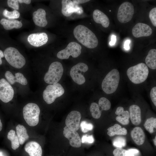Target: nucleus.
Returning a JSON list of instances; mask_svg holds the SVG:
<instances>
[{
    "instance_id": "24",
    "label": "nucleus",
    "mask_w": 156,
    "mask_h": 156,
    "mask_svg": "<svg viewBox=\"0 0 156 156\" xmlns=\"http://www.w3.org/2000/svg\"><path fill=\"white\" fill-rule=\"evenodd\" d=\"M0 23L3 28L7 30L14 28L19 29L22 26L21 22L16 20H9L3 18L1 20Z\"/></svg>"
},
{
    "instance_id": "27",
    "label": "nucleus",
    "mask_w": 156,
    "mask_h": 156,
    "mask_svg": "<svg viewBox=\"0 0 156 156\" xmlns=\"http://www.w3.org/2000/svg\"><path fill=\"white\" fill-rule=\"evenodd\" d=\"M107 130V134L110 136L115 135H125L127 134V130L126 128H122L121 126L117 124L109 127Z\"/></svg>"
},
{
    "instance_id": "47",
    "label": "nucleus",
    "mask_w": 156,
    "mask_h": 156,
    "mask_svg": "<svg viewBox=\"0 0 156 156\" xmlns=\"http://www.w3.org/2000/svg\"><path fill=\"white\" fill-rule=\"evenodd\" d=\"M154 143V145L156 146V136H155V138L153 140Z\"/></svg>"
},
{
    "instance_id": "34",
    "label": "nucleus",
    "mask_w": 156,
    "mask_h": 156,
    "mask_svg": "<svg viewBox=\"0 0 156 156\" xmlns=\"http://www.w3.org/2000/svg\"><path fill=\"white\" fill-rule=\"evenodd\" d=\"M113 144L114 146L116 148H122L126 145V139L123 137H117L113 140Z\"/></svg>"
},
{
    "instance_id": "31",
    "label": "nucleus",
    "mask_w": 156,
    "mask_h": 156,
    "mask_svg": "<svg viewBox=\"0 0 156 156\" xmlns=\"http://www.w3.org/2000/svg\"><path fill=\"white\" fill-rule=\"evenodd\" d=\"M99 105L101 107L102 110L107 111L111 107L110 101L104 97L101 98L99 101Z\"/></svg>"
},
{
    "instance_id": "32",
    "label": "nucleus",
    "mask_w": 156,
    "mask_h": 156,
    "mask_svg": "<svg viewBox=\"0 0 156 156\" xmlns=\"http://www.w3.org/2000/svg\"><path fill=\"white\" fill-rule=\"evenodd\" d=\"M114 156H135L128 150L122 148H116L113 151Z\"/></svg>"
},
{
    "instance_id": "17",
    "label": "nucleus",
    "mask_w": 156,
    "mask_h": 156,
    "mask_svg": "<svg viewBox=\"0 0 156 156\" xmlns=\"http://www.w3.org/2000/svg\"><path fill=\"white\" fill-rule=\"evenodd\" d=\"M46 12L42 8H39L33 13V20L35 24L38 26L43 27L47 24Z\"/></svg>"
},
{
    "instance_id": "48",
    "label": "nucleus",
    "mask_w": 156,
    "mask_h": 156,
    "mask_svg": "<svg viewBox=\"0 0 156 156\" xmlns=\"http://www.w3.org/2000/svg\"><path fill=\"white\" fill-rule=\"evenodd\" d=\"M0 156H3L2 154V153L0 152Z\"/></svg>"
},
{
    "instance_id": "30",
    "label": "nucleus",
    "mask_w": 156,
    "mask_h": 156,
    "mask_svg": "<svg viewBox=\"0 0 156 156\" xmlns=\"http://www.w3.org/2000/svg\"><path fill=\"white\" fill-rule=\"evenodd\" d=\"M90 111L92 117L95 119L99 118L101 114V110L98 104L96 103H92L90 107Z\"/></svg>"
},
{
    "instance_id": "6",
    "label": "nucleus",
    "mask_w": 156,
    "mask_h": 156,
    "mask_svg": "<svg viewBox=\"0 0 156 156\" xmlns=\"http://www.w3.org/2000/svg\"><path fill=\"white\" fill-rule=\"evenodd\" d=\"M64 69L62 64L58 62H55L50 65L49 70L45 75L44 80L50 84H55L61 79Z\"/></svg>"
},
{
    "instance_id": "3",
    "label": "nucleus",
    "mask_w": 156,
    "mask_h": 156,
    "mask_svg": "<svg viewBox=\"0 0 156 156\" xmlns=\"http://www.w3.org/2000/svg\"><path fill=\"white\" fill-rule=\"evenodd\" d=\"M120 79L118 71L116 69L112 70L103 81L101 86L103 91L107 94L114 92L118 87Z\"/></svg>"
},
{
    "instance_id": "36",
    "label": "nucleus",
    "mask_w": 156,
    "mask_h": 156,
    "mask_svg": "<svg viewBox=\"0 0 156 156\" xmlns=\"http://www.w3.org/2000/svg\"><path fill=\"white\" fill-rule=\"evenodd\" d=\"M81 143L92 144L94 142V139L92 135H83L81 139Z\"/></svg>"
},
{
    "instance_id": "43",
    "label": "nucleus",
    "mask_w": 156,
    "mask_h": 156,
    "mask_svg": "<svg viewBox=\"0 0 156 156\" xmlns=\"http://www.w3.org/2000/svg\"><path fill=\"white\" fill-rule=\"evenodd\" d=\"M4 57L3 53V51L0 50V65L2 63V60L1 58L3 57Z\"/></svg>"
},
{
    "instance_id": "7",
    "label": "nucleus",
    "mask_w": 156,
    "mask_h": 156,
    "mask_svg": "<svg viewBox=\"0 0 156 156\" xmlns=\"http://www.w3.org/2000/svg\"><path fill=\"white\" fill-rule=\"evenodd\" d=\"M64 90L60 83L50 84L48 85L44 90L43 97L44 100L48 104L53 103L56 98L62 95Z\"/></svg>"
},
{
    "instance_id": "10",
    "label": "nucleus",
    "mask_w": 156,
    "mask_h": 156,
    "mask_svg": "<svg viewBox=\"0 0 156 156\" xmlns=\"http://www.w3.org/2000/svg\"><path fill=\"white\" fill-rule=\"evenodd\" d=\"M88 67L86 64L80 62L73 66L71 68L70 74L74 81L79 85L83 84L86 81L84 73L88 70Z\"/></svg>"
},
{
    "instance_id": "45",
    "label": "nucleus",
    "mask_w": 156,
    "mask_h": 156,
    "mask_svg": "<svg viewBox=\"0 0 156 156\" xmlns=\"http://www.w3.org/2000/svg\"><path fill=\"white\" fill-rule=\"evenodd\" d=\"M130 43V41L129 40H127L125 42V47L126 49H129V44Z\"/></svg>"
},
{
    "instance_id": "9",
    "label": "nucleus",
    "mask_w": 156,
    "mask_h": 156,
    "mask_svg": "<svg viewBox=\"0 0 156 156\" xmlns=\"http://www.w3.org/2000/svg\"><path fill=\"white\" fill-rule=\"evenodd\" d=\"M81 47L79 43L74 42H70L66 48L59 51L57 54V57L60 59H66L70 56L76 58L81 53Z\"/></svg>"
},
{
    "instance_id": "4",
    "label": "nucleus",
    "mask_w": 156,
    "mask_h": 156,
    "mask_svg": "<svg viewBox=\"0 0 156 156\" xmlns=\"http://www.w3.org/2000/svg\"><path fill=\"white\" fill-rule=\"evenodd\" d=\"M3 54L9 64L16 68H21L25 64L26 60L24 57L14 47L7 48L4 50Z\"/></svg>"
},
{
    "instance_id": "26",
    "label": "nucleus",
    "mask_w": 156,
    "mask_h": 156,
    "mask_svg": "<svg viewBox=\"0 0 156 156\" xmlns=\"http://www.w3.org/2000/svg\"><path fill=\"white\" fill-rule=\"evenodd\" d=\"M145 62L150 68L156 69V50L155 49H151L145 58Z\"/></svg>"
},
{
    "instance_id": "11",
    "label": "nucleus",
    "mask_w": 156,
    "mask_h": 156,
    "mask_svg": "<svg viewBox=\"0 0 156 156\" xmlns=\"http://www.w3.org/2000/svg\"><path fill=\"white\" fill-rule=\"evenodd\" d=\"M62 5L61 12L65 16L68 17L73 13L80 15L83 13L82 8L78 4L74 3L72 0H62Z\"/></svg>"
},
{
    "instance_id": "35",
    "label": "nucleus",
    "mask_w": 156,
    "mask_h": 156,
    "mask_svg": "<svg viewBox=\"0 0 156 156\" xmlns=\"http://www.w3.org/2000/svg\"><path fill=\"white\" fill-rule=\"evenodd\" d=\"M81 130L83 133H86L92 130L93 128V125L87 122L86 121H82L80 125Z\"/></svg>"
},
{
    "instance_id": "14",
    "label": "nucleus",
    "mask_w": 156,
    "mask_h": 156,
    "mask_svg": "<svg viewBox=\"0 0 156 156\" xmlns=\"http://www.w3.org/2000/svg\"><path fill=\"white\" fill-rule=\"evenodd\" d=\"M63 134L64 136L69 141L70 146L75 148H79L81 145V140L77 132L65 127L64 129Z\"/></svg>"
},
{
    "instance_id": "28",
    "label": "nucleus",
    "mask_w": 156,
    "mask_h": 156,
    "mask_svg": "<svg viewBox=\"0 0 156 156\" xmlns=\"http://www.w3.org/2000/svg\"><path fill=\"white\" fill-rule=\"evenodd\" d=\"M7 137L11 142V147L13 149L15 150L19 147L20 146L19 140L14 130H10L8 133Z\"/></svg>"
},
{
    "instance_id": "29",
    "label": "nucleus",
    "mask_w": 156,
    "mask_h": 156,
    "mask_svg": "<svg viewBox=\"0 0 156 156\" xmlns=\"http://www.w3.org/2000/svg\"><path fill=\"white\" fill-rule=\"evenodd\" d=\"M144 126L146 129L150 133L154 132V129L156 128V118L151 117L146 120Z\"/></svg>"
},
{
    "instance_id": "20",
    "label": "nucleus",
    "mask_w": 156,
    "mask_h": 156,
    "mask_svg": "<svg viewBox=\"0 0 156 156\" xmlns=\"http://www.w3.org/2000/svg\"><path fill=\"white\" fill-rule=\"evenodd\" d=\"M93 17L94 21L96 23L101 24L105 28L108 27L110 22L107 16L101 10L96 9L93 13Z\"/></svg>"
},
{
    "instance_id": "15",
    "label": "nucleus",
    "mask_w": 156,
    "mask_h": 156,
    "mask_svg": "<svg viewBox=\"0 0 156 156\" xmlns=\"http://www.w3.org/2000/svg\"><path fill=\"white\" fill-rule=\"evenodd\" d=\"M152 29L149 26L140 23L136 24L133 27L132 30V35L137 38L149 36L152 34Z\"/></svg>"
},
{
    "instance_id": "2",
    "label": "nucleus",
    "mask_w": 156,
    "mask_h": 156,
    "mask_svg": "<svg viewBox=\"0 0 156 156\" xmlns=\"http://www.w3.org/2000/svg\"><path fill=\"white\" fill-rule=\"evenodd\" d=\"M147 66L144 63H139L129 68L127 72L130 80L133 83L138 84L144 81L148 74Z\"/></svg>"
},
{
    "instance_id": "46",
    "label": "nucleus",
    "mask_w": 156,
    "mask_h": 156,
    "mask_svg": "<svg viewBox=\"0 0 156 156\" xmlns=\"http://www.w3.org/2000/svg\"><path fill=\"white\" fill-rule=\"evenodd\" d=\"M3 125L2 123L1 122V120L0 119V131L1 130L2 128Z\"/></svg>"
},
{
    "instance_id": "21",
    "label": "nucleus",
    "mask_w": 156,
    "mask_h": 156,
    "mask_svg": "<svg viewBox=\"0 0 156 156\" xmlns=\"http://www.w3.org/2000/svg\"><path fill=\"white\" fill-rule=\"evenodd\" d=\"M129 116L132 123L134 125H138L141 121V111L137 105H133L129 108Z\"/></svg>"
},
{
    "instance_id": "40",
    "label": "nucleus",
    "mask_w": 156,
    "mask_h": 156,
    "mask_svg": "<svg viewBox=\"0 0 156 156\" xmlns=\"http://www.w3.org/2000/svg\"><path fill=\"white\" fill-rule=\"evenodd\" d=\"M74 3L76 4L84 3L90 1L89 0H72Z\"/></svg>"
},
{
    "instance_id": "23",
    "label": "nucleus",
    "mask_w": 156,
    "mask_h": 156,
    "mask_svg": "<svg viewBox=\"0 0 156 156\" xmlns=\"http://www.w3.org/2000/svg\"><path fill=\"white\" fill-rule=\"evenodd\" d=\"M115 114L118 115L116 118L118 122L124 125H127L129 124L130 116L128 111H125L123 107H119L117 108Z\"/></svg>"
},
{
    "instance_id": "44",
    "label": "nucleus",
    "mask_w": 156,
    "mask_h": 156,
    "mask_svg": "<svg viewBox=\"0 0 156 156\" xmlns=\"http://www.w3.org/2000/svg\"><path fill=\"white\" fill-rule=\"evenodd\" d=\"M112 41L110 42V44L111 45L114 44H114L116 40V37L114 36H112Z\"/></svg>"
},
{
    "instance_id": "12",
    "label": "nucleus",
    "mask_w": 156,
    "mask_h": 156,
    "mask_svg": "<svg viewBox=\"0 0 156 156\" xmlns=\"http://www.w3.org/2000/svg\"><path fill=\"white\" fill-rule=\"evenodd\" d=\"M14 94V89L9 83L5 79L0 80V99L7 103L13 99Z\"/></svg>"
},
{
    "instance_id": "5",
    "label": "nucleus",
    "mask_w": 156,
    "mask_h": 156,
    "mask_svg": "<svg viewBox=\"0 0 156 156\" xmlns=\"http://www.w3.org/2000/svg\"><path fill=\"white\" fill-rule=\"evenodd\" d=\"M40 112L38 105L33 103L27 104L23 109L24 118L27 124L31 127L35 126L38 124Z\"/></svg>"
},
{
    "instance_id": "1",
    "label": "nucleus",
    "mask_w": 156,
    "mask_h": 156,
    "mask_svg": "<svg viewBox=\"0 0 156 156\" xmlns=\"http://www.w3.org/2000/svg\"><path fill=\"white\" fill-rule=\"evenodd\" d=\"M73 34L78 41L87 48L93 49L98 45V40L96 36L86 26L78 25L74 28Z\"/></svg>"
},
{
    "instance_id": "33",
    "label": "nucleus",
    "mask_w": 156,
    "mask_h": 156,
    "mask_svg": "<svg viewBox=\"0 0 156 156\" xmlns=\"http://www.w3.org/2000/svg\"><path fill=\"white\" fill-rule=\"evenodd\" d=\"M3 15L9 19H14L18 18L20 15V13L17 10H14L10 12L5 9L3 12Z\"/></svg>"
},
{
    "instance_id": "39",
    "label": "nucleus",
    "mask_w": 156,
    "mask_h": 156,
    "mask_svg": "<svg viewBox=\"0 0 156 156\" xmlns=\"http://www.w3.org/2000/svg\"><path fill=\"white\" fill-rule=\"evenodd\" d=\"M150 96L151 100L154 105L156 106V87H154L151 89Z\"/></svg>"
},
{
    "instance_id": "22",
    "label": "nucleus",
    "mask_w": 156,
    "mask_h": 156,
    "mask_svg": "<svg viewBox=\"0 0 156 156\" xmlns=\"http://www.w3.org/2000/svg\"><path fill=\"white\" fill-rule=\"evenodd\" d=\"M131 136L134 142L138 145H142L145 141V133L140 127H135L131 132Z\"/></svg>"
},
{
    "instance_id": "19",
    "label": "nucleus",
    "mask_w": 156,
    "mask_h": 156,
    "mask_svg": "<svg viewBox=\"0 0 156 156\" xmlns=\"http://www.w3.org/2000/svg\"><path fill=\"white\" fill-rule=\"evenodd\" d=\"M25 151L30 156H42V150L40 145L37 142L31 141L25 145Z\"/></svg>"
},
{
    "instance_id": "38",
    "label": "nucleus",
    "mask_w": 156,
    "mask_h": 156,
    "mask_svg": "<svg viewBox=\"0 0 156 156\" xmlns=\"http://www.w3.org/2000/svg\"><path fill=\"white\" fill-rule=\"evenodd\" d=\"M7 4L8 6L14 10H18L19 9V5L18 0H8L7 1Z\"/></svg>"
},
{
    "instance_id": "42",
    "label": "nucleus",
    "mask_w": 156,
    "mask_h": 156,
    "mask_svg": "<svg viewBox=\"0 0 156 156\" xmlns=\"http://www.w3.org/2000/svg\"><path fill=\"white\" fill-rule=\"evenodd\" d=\"M18 1L20 3H24L27 4H29L31 1L30 0H18Z\"/></svg>"
},
{
    "instance_id": "25",
    "label": "nucleus",
    "mask_w": 156,
    "mask_h": 156,
    "mask_svg": "<svg viewBox=\"0 0 156 156\" xmlns=\"http://www.w3.org/2000/svg\"><path fill=\"white\" fill-rule=\"evenodd\" d=\"M16 134L18 138L20 144H23L29 138L26 129L21 125H18L16 127Z\"/></svg>"
},
{
    "instance_id": "18",
    "label": "nucleus",
    "mask_w": 156,
    "mask_h": 156,
    "mask_svg": "<svg viewBox=\"0 0 156 156\" xmlns=\"http://www.w3.org/2000/svg\"><path fill=\"white\" fill-rule=\"evenodd\" d=\"M5 75L8 82L11 85L14 84L16 82L23 85H25L27 83V79L20 73H16L14 76L11 72L7 71L6 72Z\"/></svg>"
},
{
    "instance_id": "37",
    "label": "nucleus",
    "mask_w": 156,
    "mask_h": 156,
    "mask_svg": "<svg viewBox=\"0 0 156 156\" xmlns=\"http://www.w3.org/2000/svg\"><path fill=\"white\" fill-rule=\"evenodd\" d=\"M149 18L153 25L156 27V8H152L150 11L149 14Z\"/></svg>"
},
{
    "instance_id": "16",
    "label": "nucleus",
    "mask_w": 156,
    "mask_h": 156,
    "mask_svg": "<svg viewBox=\"0 0 156 156\" xmlns=\"http://www.w3.org/2000/svg\"><path fill=\"white\" fill-rule=\"evenodd\" d=\"M48 40L47 34L44 32L32 34H30L27 38L29 43L31 45L36 47L45 44Z\"/></svg>"
},
{
    "instance_id": "41",
    "label": "nucleus",
    "mask_w": 156,
    "mask_h": 156,
    "mask_svg": "<svg viewBox=\"0 0 156 156\" xmlns=\"http://www.w3.org/2000/svg\"><path fill=\"white\" fill-rule=\"evenodd\" d=\"M130 152L134 154L138 153H139V151L135 149H130L128 150Z\"/></svg>"
},
{
    "instance_id": "13",
    "label": "nucleus",
    "mask_w": 156,
    "mask_h": 156,
    "mask_svg": "<svg viewBox=\"0 0 156 156\" xmlns=\"http://www.w3.org/2000/svg\"><path fill=\"white\" fill-rule=\"evenodd\" d=\"M81 115L77 111H73L68 115L65 120L66 126L68 128L76 131H77L80 127V121Z\"/></svg>"
},
{
    "instance_id": "8",
    "label": "nucleus",
    "mask_w": 156,
    "mask_h": 156,
    "mask_svg": "<svg viewBox=\"0 0 156 156\" xmlns=\"http://www.w3.org/2000/svg\"><path fill=\"white\" fill-rule=\"evenodd\" d=\"M134 13V8L131 3L126 1L120 6L117 14L118 21L122 23H126L132 19Z\"/></svg>"
}]
</instances>
